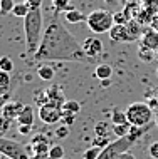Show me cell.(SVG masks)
<instances>
[{
	"label": "cell",
	"instance_id": "1",
	"mask_svg": "<svg viewBox=\"0 0 158 159\" xmlns=\"http://www.w3.org/2000/svg\"><path fill=\"white\" fill-rule=\"evenodd\" d=\"M86 59L88 57L84 54L83 47L79 45V42L57 20V15H54L49 20L47 27L44 29L39 49L34 54V61H37V62H44V61L78 62V61H86Z\"/></svg>",
	"mask_w": 158,
	"mask_h": 159
},
{
	"label": "cell",
	"instance_id": "2",
	"mask_svg": "<svg viewBox=\"0 0 158 159\" xmlns=\"http://www.w3.org/2000/svg\"><path fill=\"white\" fill-rule=\"evenodd\" d=\"M24 32H25V49L27 54L34 55L39 49V44L44 34V19H42V10L36 8L31 10L24 17Z\"/></svg>",
	"mask_w": 158,
	"mask_h": 159
},
{
	"label": "cell",
	"instance_id": "3",
	"mask_svg": "<svg viewBox=\"0 0 158 159\" xmlns=\"http://www.w3.org/2000/svg\"><path fill=\"white\" fill-rule=\"evenodd\" d=\"M126 116L131 126L146 127L153 121V109L146 102H133L126 107Z\"/></svg>",
	"mask_w": 158,
	"mask_h": 159
},
{
	"label": "cell",
	"instance_id": "4",
	"mask_svg": "<svg viewBox=\"0 0 158 159\" xmlns=\"http://www.w3.org/2000/svg\"><path fill=\"white\" fill-rule=\"evenodd\" d=\"M86 24H88V29L94 34H104V32H109L111 27L114 25V19H113V14L104 8H98V10H93L91 14L88 15L86 19Z\"/></svg>",
	"mask_w": 158,
	"mask_h": 159
},
{
	"label": "cell",
	"instance_id": "5",
	"mask_svg": "<svg viewBox=\"0 0 158 159\" xmlns=\"http://www.w3.org/2000/svg\"><path fill=\"white\" fill-rule=\"evenodd\" d=\"M135 143H136V139L131 137L130 134L125 136V137H116V141H111L103 151H101L98 159H116L118 156H121L123 152L130 151L131 146Z\"/></svg>",
	"mask_w": 158,
	"mask_h": 159
},
{
	"label": "cell",
	"instance_id": "6",
	"mask_svg": "<svg viewBox=\"0 0 158 159\" xmlns=\"http://www.w3.org/2000/svg\"><path fill=\"white\" fill-rule=\"evenodd\" d=\"M0 154L8 159H31V154L27 152L25 146L3 136H0Z\"/></svg>",
	"mask_w": 158,
	"mask_h": 159
},
{
	"label": "cell",
	"instance_id": "7",
	"mask_svg": "<svg viewBox=\"0 0 158 159\" xmlns=\"http://www.w3.org/2000/svg\"><path fill=\"white\" fill-rule=\"evenodd\" d=\"M39 119L44 124H55L62 119V109L50 106V104H45V106L39 107Z\"/></svg>",
	"mask_w": 158,
	"mask_h": 159
},
{
	"label": "cell",
	"instance_id": "8",
	"mask_svg": "<svg viewBox=\"0 0 158 159\" xmlns=\"http://www.w3.org/2000/svg\"><path fill=\"white\" fill-rule=\"evenodd\" d=\"M81 47H83L86 57L91 59V61H93V59H96V57H99V55L103 54V42H101L98 37L84 39V42L81 44Z\"/></svg>",
	"mask_w": 158,
	"mask_h": 159
},
{
	"label": "cell",
	"instance_id": "9",
	"mask_svg": "<svg viewBox=\"0 0 158 159\" xmlns=\"http://www.w3.org/2000/svg\"><path fill=\"white\" fill-rule=\"evenodd\" d=\"M109 39L113 42H121V44H131V39H130V34H128V29L126 25H119V24H114L111 27V30L108 32Z\"/></svg>",
	"mask_w": 158,
	"mask_h": 159
},
{
	"label": "cell",
	"instance_id": "10",
	"mask_svg": "<svg viewBox=\"0 0 158 159\" xmlns=\"http://www.w3.org/2000/svg\"><path fill=\"white\" fill-rule=\"evenodd\" d=\"M140 44L143 47H148L151 50H158V30L153 27H146L141 34Z\"/></svg>",
	"mask_w": 158,
	"mask_h": 159
},
{
	"label": "cell",
	"instance_id": "11",
	"mask_svg": "<svg viewBox=\"0 0 158 159\" xmlns=\"http://www.w3.org/2000/svg\"><path fill=\"white\" fill-rule=\"evenodd\" d=\"M24 107H25V104H22L20 101H8L2 109V116L10 119V121H17V117L24 111Z\"/></svg>",
	"mask_w": 158,
	"mask_h": 159
},
{
	"label": "cell",
	"instance_id": "12",
	"mask_svg": "<svg viewBox=\"0 0 158 159\" xmlns=\"http://www.w3.org/2000/svg\"><path fill=\"white\" fill-rule=\"evenodd\" d=\"M45 91H47V94H49V102H47V104L55 106V107H61V109H62V104L66 102V101H64L62 89L59 87L57 84H52L49 89H45Z\"/></svg>",
	"mask_w": 158,
	"mask_h": 159
},
{
	"label": "cell",
	"instance_id": "13",
	"mask_svg": "<svg viewBox=\"0 0 158 159\" xmlns=\"http://www.w3.org/2000/svg\"><path fill=\"white\" fill-rule=\"evenodd\" d=\"M64 19L69 24H81V22H86L88 15H84L81 10H78V8H67V10L64 12Z\"/></svg>",
	"mask_w": 158,
	"mask_h": 159
},
{
	"label": "cell",
	"instance_id": "14",
	"mask_svg": "<svg viewBox=\"0 0 158 159\" xmlns=\"http://www.w3.org/2000/svg\"><path fill=\"white\" fill-rule=\"evenodd\" d=\"M34 119H36V114H34V107L32 106H25L24 111L20 112V116L17 117V122L19 124H25V126H32Z\"/></svg>",
	"mask_w": 158,
	"mask_h": 159
},
{
	"label": "cell",
	"instance_id": "15",
	"mask_svg": "<svg viewBox=\"0 0 158 159\" xmlns=\"http://www.w3.org/2000/svg\"><path fill=\"white\" fill-rule=\"evenodd\" d=\"M109 134H113V122H104V121H99L96 122L94 126V136H104V137H109Z\"/></svg>",
	"mask_w": 158,
	"mask_h": 159
},
{
	"label": "cell",
	"instance_id": "16",
	"mask_svg": "<svg viewBox=\"0 0 158 159\" xmlns=\"http://www.w3.org/2000/svg\"><path fill=\"white\" fill-rule=\"evenodd\" d=\"M111 74H113V67L108 66V64H99V66L96 67V70H94V75L99 80L111 79Z\"/></svg>",
	"mask_w": 158,
	"mask_h": 159
},
{
	"label": "cell",
	"instance_id": "17",
	"mask_svg": "<svg viewBox=\"0 0 158 159\" xmlns=\"http://www.w3.org/2000/svg\"><path fill=\"white\" fill-rule=\"evenodd\" d=\"M111 122L113 124H130L128 122V116H126V111H121L118 107H114L111 111Z\"/></svg>",
	"mask_w": 158,
	"mask_h": 159
},
{
	"label": "cell",
	"instance_id": "18",
	"mask_svg": "<svg viewBox=\"0 0 158 159\" xmlns=\"http://www.w3.org/2000/svg\"><path fill=\"white\" fill-rule=\"evenodd\" d=\"M8 87H10V75L8 72L0 69V96L8 94Z\"/></svg>",
	"mask_w": 158,
	"mask_h": 159
},
{
	"label": "cell",
	"instance_id": "19",
	"mask_svg": "<svg viewBox=\"0 0 158 159\" xmlns=\"http://www.w3.org/2000/svg\"><path fill=\"white\" fill-rule=\"evenodd\" d=\"M37 75H39V79L49 82V80L54 79V69L49 67V66H41L39 69H37Z\"/></svg>",
	"mask_w": 158,
	"mask_h": 159
},
{
	"label": "cell",
	"instance_id": "20",
	"mask_svg": "<svg viewBox=\"0 0 158 159\" xmlns=\"http://www.w3.org/2000/svg\"><path fill=\"white\" fill-rule=\"evenodd\" d=\"M155 50H151V49H148V47H143V45H140V49H138V57H140V61H143V62H151L153 59H155Z\"/></svg>",
	"mask_w": 158,
	"mask_h": 159
},
{
	"label": "cell",
	"instance_id": "21",
	"mask_svg": "<svg viewBox=\"0 0 158 159\" xmlns=\"http://www.w3.org/2000/svg\"><path fill=\"white\" fill-rule=\"evenodd\" d=\"M131 124H113V134L116 137H125L130 134Z\"/></svg>",
	"mask_w": 158,
	"mask_h": 159
},
{
	"label": "cell",
	"instance_id": "22",
	"mask_svg": "<svg viewBox=\"0 0 158 159\" xmlns=\"http://www.w3.org/2000/svg\"><path fill=\"white\" fill-rule=\"evenodd\" d=\"M81 111V104L78 101H66L62 104V112H71V114H78Z\"/></svg>",
	"mask_w": 158,
	"mask_h": 159
},
{
	"label": "cell",
	"instance_id": "23",
	"mask_svg": "<svg viewBox=\"0 0 158 159\" xmlns=\"http://www.w3.org/2000/svg\"><path fill=\"white\" fill-rule=\"evenodd\" d=\"M31 12V8H29V5L25 2H20V3H15V7H14V10H12V15H15V17H24Z\"/></svg>",
	"mask_w": 158,
	"mask_h": 159
},
{
	"label": "cell",
	"instance_id": "24",
	"mask_svg": "<svg viewBox=\"0 0 158 159\" xmlns=\"http://www.w3.org/2000/svg\"><path fill=\"white\" fill-rule=\"evenodd\" d=\"M141 7L153 17L158 15V0H141Z\"/></svg>",
	"mask_w": 158,
	"mask_h": 159
},
{
	"label": "cell",
	"instance_id": "25",
	"mask_svg": "<svg viewBox=\"0 0 158 159\" xmlns=\"http://www.w3.org/2000/svg\"><path fill=\"white\" fill-rule=\"evenodd\" d=\"M15 2L14 0H0V15H7L14 10Z\"/></svg>",
	"mask_w": 158,
	"mask_h": 159
},
{
	"label": "cell",
	"instance_id": "26",
	"mask_svg": "<svg viewBox=\"0 0 158 159\" xmlns=\"http://www.w3.org/2000/svg\"><path fill=\"white\" fill-rule=\"evenodd\" d=\"M49 156H50V159H64V148H62L61 144L50 146Z\"/></svg>",
	"mask_w": 158,
	"mask_h": 159
},
{
	"label": "cell",
	"instance_id": "27",
	"mask_svg": "<svg viewBox=\"0 0 158 159\" xmlns=\"http://www.w3.org/2000/svg\"><path fill=\"white\" fill-rule=\"evenodd\" d=\"M69 2H71V0H52L55 15L61 14V12H64V10H67V8H69Z\"/></svg>",
	"mask_w": 158,
	"mask_h": 159
},
{
	"label": "cell",
	"instance_id": "28",
	"mask_svg": "<svg viewBox=\"0 0 158 159\" xmlns=\"http://www.w3.org/2000/svg\"><path fill=\"white\" fill-rule=\"evenodd\" d=\"M101 151H103L101 148H96V146H91L89 149H86V151L83 152V159H98V156L101 154Z\"/></svg>",
	"mask_w": 158,
	"mask_h": 159
},
{
	"label": "cell",
	"instance_id": "29",
	"mask_svg": "<svg viewBox=\"0 0 158 159\" xmlns=\"http://www.w3.org/2000/svg\"><path fill=\"white\" fill-rule=\"evenodd\" d=\"M0 69H2V70H5V72H8V74L14 70V62H12V59L8 57V55L0 57Z\"/></svg>",
	"mask_w": 158,
	"mask_h": 159
},
{
	"label": "cell",
	"instance_id": "30",
	"mask_svg": "<svg viewBox=\"0 0 158 159\" xmlns=\"http://www.w3.org/2000/svg\"><path fill=\"white\" fill-rule=\"evenodd\" d=\"M49 102V94H47V91H39L36 94V104L39 106V107H42V106H45Z\"/></svg>",
	"mask_w": 158,
	"mask_h": 159
},
{
	"label": "cell",
	"instance_id": "31",
	"mask_svg": "<svg viewBox=\"0 0 158 159\" xmlns=\"http://www.w3.org/2000/svg\"><path fill=\"white\" fill-rule=\"evenodd\" d=\"M109 143H111L109 137H104V136H94V139H93V146L101 148V149H104Z\"/></svg>",
	"mask_w": 158,
	"mask_h": 159
},
{
	"label": "cell",
	"instance_id": "32",
	"mask_svg": "<svg viewBox=\"0 0 158 159\" xmlns=\"http://www.w3.org/2000/svg\"><path fill=\"white\" fill-rule=\"evenodd\" d=\"M10 124H12L10 119H7V117H3V116H0V136L7 134L8 129H10Z\"/></svg>",
	"mask_w": 158,
	"mask_h": 159
},
{
	"label": "cell",
	"instance_id": "33",
	"mask_svg": "<svg viewBox=\"0 0 158 159\" xmlns=\"http://www.w3.org/2000/svg\"><path fill=\"white\" fill-rule=\"evenodd\" d=\"M113 19H114V24H119V25H126L128 20H130L125 12H116V14H113Z\"/></svg>",
	"mask_w": 158,
	"mask_h": 159
},
{
	"label": "cell",
	"instance_id": "34",
	"mask_svg": "<svg viewBox=\"0 0 158 159\" xmlns=\"http://www.w3.org/2000/svg\"><path fill=\"white\" fill-rule=\"evenodd\" d=\"M42 143H49L47 134H42V132H39V134L32 136V139H31V144H32V146H36V144H42Z\"/></svg>",
	"mask_w": 158,
	"mask_h": 159
},
{
	"label": "cell",
	"instance_id": "35",
	"mask_svg": "<svg viewBox=\"0 0 158 159\" xmlns=\"http://www.w3.org/2000/svg\"><path fill=\"white\" fill-rule=\"evenodd\" d=\"M69 136V126H66V124H62V126H59L55 129V137H59V139H64V137Z\"/></svg>",
	"mask_w": 158,
	"mask_h": 159
},
{
	"label": "cell",
	"instance_id": "36",
	"mask_svg": "<svg viewBox=\"0 0 158 159\" xmlns=\"http://www.w3.org/2000/svg\"><path fill=\"white\" fill-rule=\"evenodd\" d=\"M76 121V114H71V112H62V119L61 122L66 124V126H72Z\"/></svg>",
	"mask_w": 158,
	"mask_h": 159
},
{
	"label": "cell",
	"instance_id": "37",
	"mask_svg": "<svg viewBox=\"0 0 158 159\" xmlns=\"http://www.w3.org/2000/svg\"><path fill=\"white\" fill-rule=\"evenodd\" d=\"M148 154H150L151 159H158V141H155V143H151L148 146Z\"/></svg>",
	"mask_w": 158,
	"mask_h": 159
},
{
	"label": "cell",
	"instance_id": "38",
	"mask_svg": "<svg viewBox=\"0 0 158 159\" xmlns=\"http://www.w3.org/2000/svg\"><path fill=\"white\" fill-rule=\"evenodd\" d=\"M24 2L29 5V8H31V10L41 8V5H42V0H24Z\"/></svg>",
	"mask_w": 158,
	"mask_h": 159
},
{
	"label": "cell",
	"instance_id": "39",
	"mask_svg": "<svg viewBox=\"0 0 158 159\" xmlns=\"http://www.w3.org/2000/svg\"><path fill=\"white\" fill-rule=\"evenodd\" d=\"M31 131H32V126H25V124H19V132H20L22 136L31 134Z\"/></svg>",
	"mask_w": 158,
	"mask_h": 159
},
{
	"label": "cell",
	"instance_id": "40",
	"mask_svg": "<svg viewBox=\"0 0 158 159\" xmlns=\"http://www.w3.org/2000/svg\"><path fill=\"white\" fill-rule=\"evenodd\" d=\"M8 97H10L8 94H3V96H0V111H2L3 106H5L7 102H8Z\"/></svg>",
	"mask_w": 158,
	"mask_h": 159
},
{
	"label": "cell",
	"instance_id": "41",
	"mask_svg": "<svg viewBox=\"0 0 158 159\" xmlns=\"http://www.w3.org/2000/svg\"><path fill=\"white\" fill-rule=\"evenodd\" d=\"M116 159H136V157L131 154V151H126V152H123L121 156H118Z\"/></svg>",
	"mask_w": 158,
	"mask_h": 159
},
{
	"label": "cell",
	"instance_id": "42",
	"mask_svg": "<svg viewBox=\"0 0 158 159\" xmlns=\"http://www.w3.org/2000/svg\"><path fill=\"white\" fill-rule=\"evenodd\" d=\"M32 159H50L49 152H44V154H34Z\"/></svg>",
	"mask_w": 158,
	"mask_h": 159
},
{
	"label": "cell",
	"instance_id": "43",
	"mask_svg": "<svg viewBox=\"0 0 158 159\" xmlns=\"http://www.w3.org/2000/svg\"><path fill=\"white\" fill-rule=\"evenodd\" d=\"M151 27H153V29H156V30H158V15H155V17H153V20H151Z\"/></svg>",
	"mask_w": 158,
	"mask_h": 159
},
{
	"label": "cell",
	"instance_id": "44",
	"mask_svg": "<svg viewBox=\"0 0 158 159\" xmlns=\"http://www.w3.org/2000/svg\"><path fill=\"white\" fill-rule=\"evenodd\" d=\"M111 85V79H104V80H101V87H109Z\"/></svg>",
	"mask_w": 158,
	"mask_h": 159
},
{
	"label": "cell",
	"instance_id": "45",
	"mask_svg": "<svg viewBox=\"0 0 158 159\" xmlns=\"http://www.w3.org/2000/svg\"><path fill=\"white\" fill-rule=\"evenodd\" d=\"M116 2H118V0H108V3H109V5H114Z\"/></svg>",
	"mask_w": 158,
	"mask_h": 159
},
{
	"label": "cell",
	"instance_id": "46",
	"mask_svg": "<svg viewBox=\"0 0 158 159\" xmlns=\"http://www.w3.org/2000/svg\"><path fill=\"white\" fill-rule=\"evenodd\" d=\"M156 77H158V70H156Z\"/></svg>",
	"mask_w": 158,
	"mask_h": 159
},
{
	"label": "cell",
	"instance_id": "47",
	"mask_svg": "<svg viewBox=\"0 0 158 159\" xmlns=\"http://www.w3.org/2000/svg\"><path fill=\"white\" fill-rule=\"evenodd\" d=\"M64 159H66V157H64Z\"/></svg>",
	"mask_w": 158,
	"mask_h": 159
},
{
	"label": "cell",
	"instance_id": "48",
	"mask_svg": "<svg viewBox=\"0 0 158 159\" xmlns=\"http://www.w3.org/2000/svg\"><path fill=\"white\" fill-rule=\"evenodd\" d=\"M31 159H32V157H31Z\"/></svg>",
	"mask_w": 158,
	"mask_h": 159
}]
</instances>
